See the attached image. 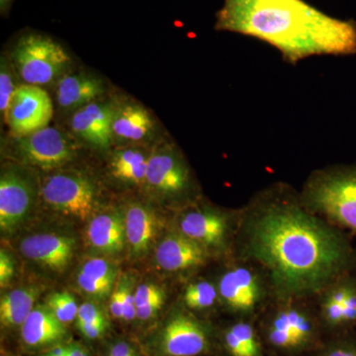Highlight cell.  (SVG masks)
<instances>
[{
	"instance_id": "obj_29",
	"label": "cell",
	"mask_w": 356,
	"mask_h": 356,
	"mask_svg": "<svg viewBox=\"0 0 356 356\" xmlns=\"http://www.w3.org/2000/svg\"><path fill=\"white\" fill-rule=\"evenodd\" d=\"M46 305L63 324L67 325L76 320L79 306L69 292L53 293L47 299Z\"/></svg>"
},
{
	"instance_id": "obj_7",
	"label": "cell",
	"mask_w": 356,
	"mask_h": 356,
	"mask_svg": "<svg viewBox=\"0 0 356 356\" xmlns=\"http://www.w3.org/2000/svg\"><path fill=\"white\" fill-rule=\"evenodd\" d=\"M212 325L191 311L177 309L168 316L156 339L158 356H203L214 350Z\"/></svg>"
},
{
	"instance_id": "obj_3",
	"label": "cell",
	"mask_w": 356,
	"mask_h": 356,
	"mask_svg": "<svg viewBox=\"0 0 356 356\" xmlns=\"http://www.w3.org/2000/svg\"><path fill=\"white\" fill-rule=\"evenodd\" d=\"M299 301H278L257 325L267 353L278 356L314 355L324 341L318 314Z\"/></svg>"
},
{
	"instance_id": "obj_19",
	"label": "cell",
	"mask_w": 356,
	"mask_h": 356,
	"mask_svg": "<svg viewBox=\"0 0 356 356\" xmlns=\"http://www.w3.org/2000/svg\"><path fill=\"white\" fill-rule=\"evenodd\" d=\"M156 124L151 112L138 102L115 104L112 137L127 145H138L154 134Z\"/></svg>"
},
{
	"instance_id": "obj_28",
	"label": "cell",
	"mask_w": 356,
	"mask_h": 356,
	"mask_svg": "<svg viewBox=\"0 0 356 356\" xmlns=\"http://www.w3.org/2000/svg\"><path fill=\"white\" fill-rule=\"evenodd\" d=\"M314 356H356L355 331L325 337Z\"/></svg>"
},
{
	"instance_id": "obj_13",
	"label": "cell",
	"mask_w": 356,
	"mask_h": 356,
	"mask_svg": "<svg viewBox=\"0 0 356 356\" xmlns=\"http://www.w3.org/2000/svg\"><path fill=\"white\" fill-rule=\"evenodd\" d=\"M320 295L317 314L325 336L355 331L356 274L343 276Z\"/></svg>"
},
{
	"instance_id": "obj_11",
	"label": "cell",
	"mask_w": 356,
	"mask_h": 356,
	"mask_svg": "<svg viewBox=\"0 0 356 356\" xmlns=\"http://www.w3.org/2000/svg\"><path fill=\"white\" fill-rule=\"evenodd\" d=\"M42 197L53 209L86 220L96 206L95 185L83 173L60 172L42 180Z\"/></svg>"
},
{
	"instance_id": "obj_41",
	"label": "cell",
	"mask_w": 356,
	"mask_h": 356,
	"mask_svg": "<svg viewBox=\"0 0 356 356\" xmlns=\"http://www.w3.org/2000/svg\"><path fill=\"white\" fill-rule=\"evenodd\" d=\"M14 0H0V13L2 16H6L13 7Z\"/></svg>"
},
{
	"instance_id": "obj_32",
	"label": "cell",
	"mask_w": 356,
	"mask_h": 356,
	"mask_svg": "<svg viewBox=\"0 0 356 356\" xmlns=\"http://www.w3.org/2000/svg\"><path fill=\"white\" fill-rule=\"evenodd\" d=\"M77 284L79 288L86 292V294L95 298H104L109 293L111 292L113 285L109 283L102 282V281L93 280L86 274L79 271L77 274Z\"/></svg>"
},
{
	"instance_id": "obj_25",
	"label": "cell",
	"mask_w": 356,
	"mask_h": 356,
	"mask_svg": "<svg viewBox=\"0 0 356 356\" xmlns=\"http://www.w3.org/2000/svg\"><path fill=\"white\" fill-rule=\"evenodd\" d=\"M40 290L37 287H23L11 290L0 301V322L2 327H21L35 308Z\"/></svg>"
},
{
	"instance_id": "obj_2",
	"label": "cell",
	"mask_w": 356,
	"mask_h": 356,
	"mask_svg": "<svg viewBox=\"0 0 356 356\" xmlns=\"http://www.w3.org/2000/svg\"><path fill=\"white\" fill-rule=\"evenodd\" d=\"M215 28L266 42L291 65L356 54L355 21L332 17L305 0H224Z\"/></svg>"
},
{
	"instance_id": "obj_14",
	"label": "cell",
	"mask_w": 356,
	"mask_h": 356,
	"mask_svg": "<svg viewBox=\"0 0 356 356\" xmlns=\"http://www.w3.org/2000/svg\"><path fill=\"white\" fill-rule=\"evenodd\" d=\"M34 187L27 173L7 168L0 177V229L13 234L25 221L32 209Z\"/></svg>"
},
{
	"instance_id": "obj_17",
	"label": "cell",
	"mask_w": 356,
	"mask_h": 356,
	"mask_svg": "<svg viewBox=\"0 0 356 356\" xmlns=\"http://www.w3.org/2000/svg\"><path fill=\"white\" fill-rule=\"evenodd\" d=\"M209 255L207 248L177 231L159 243L156 261L163 270L180 273L203 266Z\"/></svg>"
},
{
	"instance_id": "obj_16",
	"label": "cell",
	"mask_w": 356,
	"mask_h": 356,
	"mask_svg": "<svg viewBox=\"0 0 356 356\" xmlns=\"http://www.w3.org/2000/svg\"><path fill=\"white\" fill-rule=\"evenodd\" d=\"M74 248V238L54 233L26 236L19 245L26 259L56 273H63L70 266Z\"/></svg>"
},
{
	"instance_id": "obj_23",
	"label": "cell",
	"mask_w": 356,
	"mask_h": 356,
	"mask_svg": "<svg viewBox=\"0 0 356 356\" xmlns=\"http://www.w3.org/2000/svg\"><path fill=\"white\" fill-rule=\"evenodd\" d=\"M126 241L134 257L149 252L156 234V219L147 206L132 203L125 212Z\"/></svg>"
},
{
	"instance_id": "obj_26",
	"label": "cell",
	"mask_w": 356,
	"mask_h": 356,
	"mask_svg": "<svg viewBox=\"0 0 356 356\" xmlns=\"http://www.w3.org/2000/svg\"><path fill=\"white\" fill-rule=\"evenodd\" d=\"M136 318L149 321L156 318L165 302V293L154 283H143L135 290Z\"/></svg>"
},
{
	"instance_id": "obj_37",
	"label": "cell",
	"mask_w": 356,
	"mask_h": 356,
	"mask_svg": "<svg viewBox=\"0 0 356 356\" xmlns=\"http://www.w3.org/2000/svg\"><path fill=\"white\" fill-rule=\"evenodd\" d=\"M110 312L111 315L115 318L123 320L124 318V305L123 300H122L121 291L119 288H117L113 293H112L111 298H110L109 304Z\"/></svg>"
},
{
	"instance_id": "obj_27",
	"label": "cell",
	"mask_w": 356,
	"mask_h": 356,
	"mask_svg": "<svg viewBox=\"0 0 356 356\" xmlns=\"http://www.w3.org/2000/svg\"><path fill=\"white\" fill-rule=\"evenodd\" d=\"M220 301L217 285L207 280H198L187 285L184 293L185 309L192 312L210 310Z\"/></svg>"
},
{
	"instance_id": "obj_5",
	"label": "cell",
	"mask_w": 356,
	"mask_h": 356,
	"mask_svg": "<svg viewBox=\"0 0 356 356\" xmlns=\"http://www.w3.org/2000/svg\"><path fill=\"white\" fill-rule=\"evenodd\" d=\"M8 57L21 83L40 88L57 83L72 63L62 44L35 32L18 38Z\"/></svg>"
},
{
	"instance_id": "obj_33",
	"label": "cell",
	"mask_w": 356,
	"mask_h": 356,
	"mask_svg": "<svg viewBox=\"0 0 356 356\" xmlns=\"http://www.w3.org/2000/svg\"><path fill=\"white\" fill-rule=\"evenodd\" d=\"M119 290L121 291L124 305V321L131 322L136 318L135 290L132 288V281L125 276L119 282Z\"/></svg>"
},
{
	"instance_id": "obj_39",
	"label": "cell",
	"mask_w": 356,
	"mask_h": 356,
	"mask_svg": "<svg viewBox=\"0 0 356 356\" xmlns=\"http://www.w3.org/2000/svg\"><path fill=\"white\" fill-rule=\"evenodd\" d=\"M67 356H88V353L81 344L72 343L67 346Z\"/></svg>"
},
{
	"instance_id": "obj_38",
	"label": "cell",
	"mask_w": 356,
	"mask_h": 356,
	"mask_svg": "<svg viewBox=\"0 0 356 356\" xmlns=\"http://www.w3.org/2000/svg\"><path fill=\"white\" fill-rule=\"evenodd\" d=\"M107 356H140L137 350L126 341H119L110 348Z\"/></svg>"
},
{
	"instance_id": "obj_36",
	"label": "cell",
	"mask_w": 356,
	"mask_h": 356,
	"mask_svg": "<svg viewBox=\"0 0 356 356\" xmlns=\"http://www.w3.org/2000/svg\"><path fill=\"white\" fill-rule=\"evenodd\" d=\"M77 329L83 337L88 339H97L104 336L108 327V323H90V324H76Z\"/></svg>"
},
{
	"instance_id": "obj_34",
	"label": "cell",
	"mask_w": 356,
	"mask_h": 356,
	"mask_svg": "<svg viewBox=\"0 0 356 356\" xmlns=\"http://www.w3.org/2000/svg\"><path fill=\"white\" fill-rule=\"evenodd\" d=\"M107 322L102 309L95 303H84L79 306L76 324H90V323Z\"/></svg>"
},
{
	"instance_id": "obj_12",
	"label": "cell",
	"mask_w": 356,
	"mask_h": 356,
	"mask_svg": "<svg viewBox=\"0 0 356 356\" xmlns=\"http://www.w3.org/2000/svg\"><path fill=\"white\" fill-rule=\"evenodd\" d=\"M53 114V102L43 88L21 83L2 119L11 136H24L48 127Z\"/></svg>"
},
{
	"instance_id": "obj_10",
	"label": "cell",
	"mask_w": 356,
	"mask_h": 356,
	"mask_svg": "<svg viewBox=\"0 0 356 356\" xmlns=\"http://www.w3.org/2000/svg\"><path fill=\"white\" fill-rule=\"evenodd\" d=\"M240 212L229 213L212 206L185 209L178 218V232L200 243L209 252H224L231 245L234 229H238Z\"/></svg>"
},
{
	"instance_id": "obj_8",
	"label": "cell",
	"mask_w": 356,
	"mask_h": 356,
	"mask_svg": "<svg viewBox=\"0 0 356 356\" xmlns=\"http://www.w3.org/2000/svg\"><path fill=\"white\" fill-rule=\"evenodd\" d=\"M7 149L18 161L44 170L62 168L76 158L74 140L58 128L44 127L24 136H10Z\"/></svg>"
},
{
	"instance_id": "obj_24",
	"label": "cell",
	"mask_w": 356,
	"mask_h": 356,
	"mask_svg": "<svg viewBox=\"0 0 356 356\" xmlns=\"http://www.w3.org/2000/svg\"><path fill=\"white\" fill-rule=\"evenodd\" d=\"M149 153L139 145H127L115 151L110 159V172L124 184H146Z\"/></svg>"
},
{
	"instance_id": "obj_43",
	"label": "cell",
	"mask_w": 356,
	"mask_h": 356,
	"mask_svg": "<svg viewBox=\"0 0 356 356\" xmlns=\"http://www.w3.org/2000/svg\"><path fill=\"white\" fill-rule=\"evenodd\" d=\"M2 356H13V355H2Z\"/></svg>"
},
{
	"instance_id": "obj_31",
	"label": "cell",
	"mask_w": 356,
	"mask_h": 356,
	"mask_svg": "<svg viewBox=\"0 0 356 356\" xmlns=\"http://www.w3.org/2000/svg\"><path fill=\"white\" fill-rule=\"evenodd\" d=\"M79 271L93 280L112 285L114 284L115 278L117 276V269L114 264L102 257L88 259V261L84 262Z\"/></svg>"
},
{
	"instance_id": "obj_22",
	"label": "cell",
	"mask_w": 356,
	"mask_h": 356,
	"mask_svg": "<svg viewBox=\"0 0 356 356\" xmlns=\"http://www.w3.org/2000/svg\"><path fill=\"white\" fill-rule=\"evenodd\" d=\"M220 343L227 356H268L254 320L236 318L221 332Z\"/></svg>"
},
{
	"instance_id": "obj_6",
	"label": "cell",
	"mask_w": 356,
	"mask_h": 356,
	"mask_svg": "<svg viewBox=\"0 0 356 356\" xmlns=\"http://www.w3.org/2000/svg\"><path fill=\"white\" fill-rule=\"evenodd\" d=\"M220 302L236 318L254 320L264 307L269 285L259 268L242 261L227 268L217 283Z\"/></svg>"
},
{
	"instance_id": "obj_42",
	"label": "cell",
	"mask_w": 356,
	"mask_h": 356,
	"mask_svg": "<svg viewBox=\"0 0 356 356\" xmlns=\"http://www.w3.org/2000/svg\"><path fill=\"white\" fill-rule=\"evenodd\" d=\"M268 356H278V355H273V353H268Z\"/></svg>"
},
{
	"instance_id": "obj_4",
	"label": "cell",
	"mask_w": 356,
	"mask_h": 356,
	"mask_svg": "<svg viewBox=\"0 0 356 356\" xmlns=\"http://www.w3.org/2000/svg\"><path fill=\"white\" fill-rule=\"evenodd\" d=\"M299 194L312 212L356 236V163L315 170Z\"/></svg>"
},
{
	"instance_id": "obj_21",
	"label": "cell",
	"mask_w": 356,
	"mask_h": 356,
	"mask_svg": "<svg viewBox=\"0 0 356 356\" xmlns=\"http://www.w3.org/2000/svg\"><path fill=\"white\" fill-rule=\"evenodd\" d=\"M67 331L47 305L35 306L31 314L21 325L23 343L29 348L57 346L65 339Z\"/></svg>"
},
{
	"instance_id": "obj_20",
	"label": "cell",
	"mask_w": 356,
	"mask_h": 356,
	"mask_svg": "<svg viewBox=\"0 0 356 356\" xmlns=\"http://www.w3.org/2000/svg\"><path fill=\"white\" fill-rule=\"evenodd\" d=\"M88 240L91 247L109 255L120 254L126 241L125 214L119 210L102 213L88 224Z\"/></svg>"
},
{
	"instance_id": "obj_1",
	"label": "cell",
	"mask_w": 356,
	"mask_h": 356,
	"mask_svg": "<svg viewBox=\"0 0 356 356\" xmlns=\"http://www.w3.org/2000/svg\"><path fill=\"white\" fill-rule=\"evenodd\" d=\"M236 236L242 261L261 269L277 301L321 294L356 271V248L343 229L285 184L259 192L243 208Z\"/></svg>"
},
{
	"instance_id": "obj_9",
	"label": "cell",
	"mask_w": 356,
	"mask_h": 356,
	"mask_svg": "<svg viewBox=\"0 0 356 356\" xmlns=\"http://www.w3.org/2000/svg\"><path fill=\"white\" fill-rule=\"evenodd\" d=\"M146 184L159 195L178 202L188 201L196 192L191 168L172 144L161 145L152 152Z\"/></svg>"
},
{
	"instance_id": "obj_40",
	"label": "cell",
	"mask_w": 356,
	"mask_h": 356,
	"mask_svg": "<svg viewBox=\"0 0 356 356\" xmlns=\"http://www.w3.org/2000/svg\"><path fill=\"white\" fill-rule=\"evenodd\" d=\"M67 346H62V344H57L54 346L50 350L47 351L42 356H67Z\"/></svg>"
},
{
	"instance_id": "obj_15",
	"label": "cell",
	"mask_w": 356,
	"mask_h": 356,
	"mask_svg": "<svg viewBox=\"0 0 356 356\" xmlns=\"http://www.w3.org/2000/svg\"><path fill=\"white\" fill-rule=\"evenodd\" d=\"M114 106V103L99 99L76 110L70 119L72 133L90 146L100 149H108L113 142Z\"/></svg>"
},
{
	"instance_id": "obj_18",
	"label": "cell",
	"mask_w": 356,
	"mask_h": 356,
	"mask_svg": "<svg viewBox=\"0 0 356 356\" xmlns=\"http://www.w3.org/2000/svg\"><path fill=\"white\" fill-rule=\"evenodd\" d=\"M106 90L104 81L88 72L65 74L56 84V100L60 108L74 111L102 99Z\"/></svg>"
},
{
	"instance_id": "obj_35",
	"label": "cell",
	"mask_w": 356,
	"mask_h": 356,
	"mask_svg": "<svg viewBox=\"0 0 356 356\" xmlns=\"http://www.w3.org/2000/svg\"><path fill=\"white\" fill-rule=\"evenodd\" d=\"M15 273V264L10 254L6 250L0 252V284L3 287L14 277Z\"/></svg>"
},
{
	"instance_id": "obj_30",
	"label": "cell",
	"mask_w": 356,
	"mask_h": 356,
	"mask_svg": "<svg viewBox=\"0 0 356 356\" xmlns=\"http://www.w3.org/2000/svg\"><path fill=\"white\" fill-rule=\"evenodd\" d=\"M19 81L8 56L2 55L0 60V113H6L9 102L16 88L20 86Z\"/></svg>"
}]
</instances>
